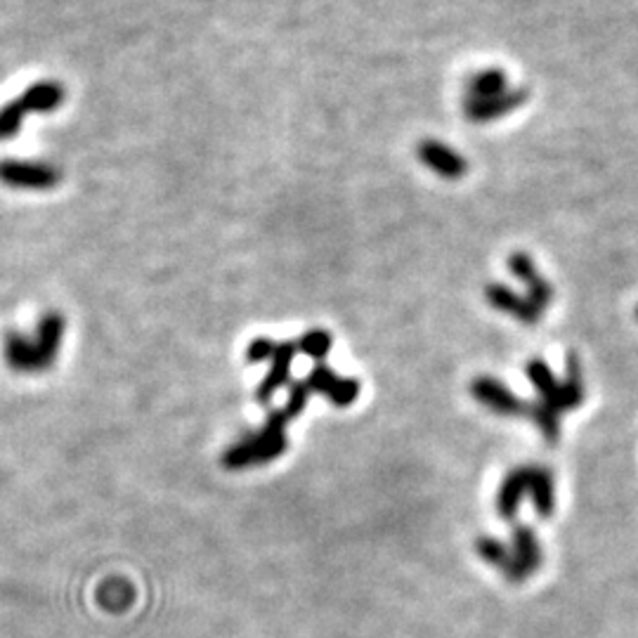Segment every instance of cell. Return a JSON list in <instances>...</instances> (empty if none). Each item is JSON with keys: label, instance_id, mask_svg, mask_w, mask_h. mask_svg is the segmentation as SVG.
Instances as JSON below:
<instances>
[{"label": "cell", "instance_id": "9a60e30c", "mask_svg": "<svg viewBox=\"0 0 638 638\" xmlns=\"http://www.w3.org/2000/svg\"><path fill=\"white\" fill-rule=\"evenodd\" d=\"M26 114H48L55 112L57 107L64 102V88L57 81H38L31 88L24 90V95L19 97Z\"/></svg>", "mask_w": 638, "mask_h": 638}, {"label": "cell", "instance_id": "7c38bea8", "mask_svg": "<svg viewBox=\"0 0 638 638\" xmlns=\"http://www.w3.org/2000/svg\"><path fill=\"white\" fill-rule=\"evenodd\" d=\"M485 298L494 310L506 312V315L516 317L518 322L537 324L539 317H542V310L535 308L530 298L516 294V291L509 289V286H504V284L485 286Z\"/></svg>", "mask_w": 638, "mask_h": 638}, {"label": "cell", "instance_id": "ba28073f", "mask_svg": "<svg viewBox=\"0 0 638 638\" xmlns=\"http://www.w3.org/2000/svg\"><path fill=\"white\" fill-rule=\"evenodd\" d=\"M416 154H419V161L423 166L431 168L433 173H438L445 180H459L468 171L464 156L457 149L445 145V142L423 140L419 149H416Z\"/></svg>", "mask_w": 638, "mask_h": 638}, {"label": "cell", "instance_id": "8fae6325", "mask_svg": "<svg viewBox=\"0 0 638 638\" xmlns=\"http://www.w3.org/2000/svg\"><path fill=\"white\" fill-rule=\"evenodd\" d=\"M509 268H511L513 275H516L520 282L525 284L527 298H530L532 305H535V308H539L542 312L549 308V303L553 298V289H551L549 279L539 275L537 265L532 263V258L527 256V253H511Z\"/></svg>", "mask_w": 638, "mask_h": 638}, {"label": "cell", "instance_id": "8992f818", "mask_svg": "<svg viewBox=\"0 0 638 638\" xmlns=\"http://www.w3.org/2000/svg\"><path fill=\"white\" fill-rule=\"evenodd\" d=\"M471 395L478 405H483L499 416H527V407H530V402L520 400L511 388H506L494 376H478V379H473Z\"/></svg>", "mask_w": 638, "mask_h": 638}, {"label": "cell", "instance_id": "ffe728a7", "mask_svg": "<svg viewBox=\"0 0 638 638\" xmlns=\"http://www.w3.org/2000/svg\"><path fill=\"white\" fill-rule=\"evenodd\" d=\"M104 584L112 589V596L102 598L100 601L104 608L116 610V613H119L121 608H126V605H130V601H133V587L123 582V579H109V582H104Z\"/></svg>", "mask_w": 638, "mask_h": 638}, {"label": "cell", "instance_id": "7402d4cb", "mask_svg": "<svg viewBox=\"0 0 638 638\" xmlns=\"http://www.w3.org/2000/svg\"><path fill=\"white\" fill-rule=\"evenodd\" d=\"M636 319H638V308H636Z\"/></svg>", "mask_w": 638, "mask_h": 638}, {"label": "cell", "instance_id": "ac0fdd59", "mask_svg": "<svg viewBox=\"0 0 638 638\" xmlns=\"http://www.w3.org/2000/svg\"><path fill=\"white\" fill-rule=\"evenodd\" d=\"M296 343H298V353L308 355L310 360H315V362H324V357L331 353V345H334V341H331V334L324 329L305 331V334L301 336V341H296Z\"/></svg>", "mask_w": 638, "mask_h": 638}, {"label": "cell", "instance_id": "6da1fadb", "mask_svg": "<svg viewBox=\"0 0 638 638\" xmlns=\"http://www.w3.org/2000/svg\"><path fill=\"white\" fill-rule=\"evenodd\" d=\"M525 374L537 390V400H532L527 407V419L535 423L549 445H556L561 438V416L584 405L587 390H584L582 364L575 355H568L565 379L558 381L549 364L535 357L525 364Z\"/></svg>", "mask_w": 638, "mask_h": 638}, {"label": "cell", "instance_id": "9c48e42d", "mask_svg": "<svg viewBox=\"0 0 638 638\" xmlns=\"http://www.w3.org/2000/svg\"><path fill=\"white\" fill-rule=\"evenodd\" d=\"M298 355V343L296 341H286V343H275V350L270 355V374L265 376L263 383H260L256 390V400L260 405H268L272 400V395L277 393L282 386H289L291 383V362Z\"/></svg>", "mask_w": 638, "mask_h": 638}, {"label": "cell", "instance_id": "5b68a950", "mask_svg": "<svg viewBox=\"0 0 638 638\" xmlns=\"http://www.w3.org/2000/svg\"><path fill=\"white\" fill-rule=\"evenodd\" d=\"M511 556H513V568L509 575V582L518 584L530 579L535 572L542 568L544 563V551L542 544L535 535L530 525H516L511 532Z\"/></svg>", "mask_w": 638, "mask_h": 638}, {"label": "cell", "instance_id": "5bb4252c", "mask_svg": "<svg viewBox=\"0 0 638 638\" xmlns=\"http://www.w3.org/2000/svg\"><path fill=\"white\" fill-rule=\"evenodd\" d=\"M530 499L539 518H551L556 509V483L549 468L530 466Z\"/></svg>", "mask_w": 638, "mask_h": 638}, {"label": "cell", "instance_id": "277c9868", "mask_svg": "<svg viewBox=\"0 0 638 638\" xmlns=\"http://www.w3.org/2000/svg\"><path fill=\"white\" fill-rule=\"evenodd\" d=\"M62 173L55 166L38 164V161H0V182L19 190H50L60 185Z\"/></svg>", "mask_w": 638, "mask_h": 638}, {"label": "cell", "instance_id": "3957f363", "mask_svg": "<svg viewBox=\"0 0 638 638\" xmlns=\"http://www.w3.org/2000/svg\"><path fill=\"white\" fill-rule=\"evenodd\" d=\"M64 338V317L60 312H48L38 322L34 336L8 331L3 341L5 362L19 374H41L55 364Z\"/></svg>", "mask_w": 638, "mask_h": 638}, {"label": "cell", "instance_id": "2e32d148", "mask_svg": "<svg viewBox=\"0 0 638 638\" xmlns=\"http://www.w3.org/2000/svg\"><path fill=\"white\" fill-rule=\"evenodd\" d=\"M509 78L501 69H483L466 81V100H490L506 93Z\"/></svg>", "mask_w": 638, "mask_h": 638}, {"label": "cell", "instance_id": "52a82bcc", "mask_svg": "<svg viewBox=\"0 0 638 638\" xmlns=\"http://www.w3.org/2000/svg\"><path fill=\"white\" fill-rule=\"evenodd\" d=\"M305 379L312 383V390L317 395H324L336 407H350L360 395V381L343 379L324 362H317Z\"/></svg>", "mask_w": 638, "mask_h": 638}, {"label": "cell", "instance_id": "e0dca14e", "mask_svg": "<svg viewBox=\"0 0 638 638\" xmlns=\"http://www.w3.org/2000/svg\"><path fill=\"white\" fill-rule=\"evenodd\" d=\"M475 551H478V556L483 558L487 565L497 568L501 575L509 579L511 568H513V556L509 546L501 542V539L490 537V535L478 537L475 539Z\"/></svg>", "mask_w": 638, "mask_h": 638}, {"label": "cell", "instance_id": "d6986e66", "mask_svg": "<svg viewBox=\"0 0 638 638\" xmlns=\"http://www.w3.org/2000/svg\"><path fill=\"white\" fill-rule=\"evenodd\" d=\"M24 114H26V109L22 107V102H19V97L0 109V140L15 138V135L19 133V128H22Z\"/></svg>", "mask_w": 638, "mask_h": 638}, {"label": "cell", "instance_id": "7a4b0ae2", "mask_svg": "<svg viewBox=\"0 0 638 638\" xmlns=\"http://www.w3.org/2000/svg\"><path fill=\"white\" fill-rule=\"evenodd\" d=\"M312 393H315V390H312V383L308 379L291 381L289 400L284 402V407L275 409L260 431L244 435L242 440L234 442V445L223 454V466L227 471H244V468L270 464V461L282 457L286 452V445H289V442H286V428H289V423L303 412Z\"/></svg>", "mask_w": 638, "mask_h": 638}, {"label": "cell", "instance_id": "30bf717a", "mask_svg": "<svg viewBox=\"0 0 638 638\" xmlns=\"http://www.w3.org/2000/svg\"><path fill=\"white\" fill-rule=\"evenodd\" d=\"M530 93L527 90H506L490 100H466L464 102V116L471 123H490L501 119L504 114H511L520 104L527 102Z\"/></svg>", "mask_w": 638, "mask_h": 638}, {"label": "cell", "instance_id": "4fadbf2b", "mask_svg": "<svg viewBox=\"0 0 638 638\" xmlns=\"http://www.w3.org/2000/svg\"><path fill=\"white\" fill-rule=\"evenodd\" d=\"M530 497V466H518L504 475L497 490V511L504 520H513L520 501Z\"/></svg>", "mask_w": 638, "mask_h": 638}, {"label": "cell", "instance_id": "44dd1931", "mask_svg": "<svg viewBox=\"0 0 638 638\" xmlns=\"http://www.w3.org/2000/svg\"><path fill=\"white\" fill-rule=\"evenodd\" d=\"M272 350H275V341H270V338H256V341H251L249 350H246V360L253 364L265 362L270 360Z\"/></svg>", "mask_w": 638, "mask_h": 638}]
</instances>
